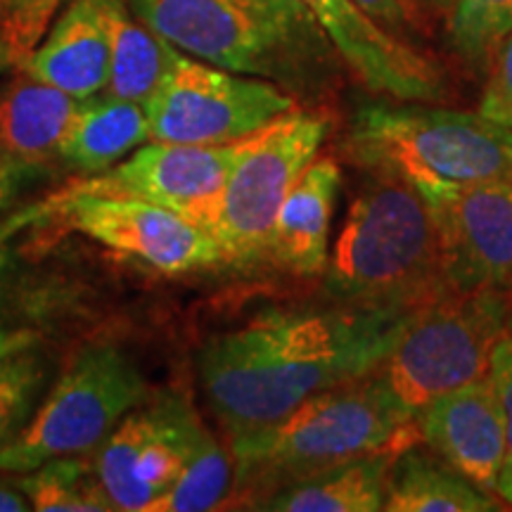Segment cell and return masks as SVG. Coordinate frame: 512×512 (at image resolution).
<instances>
[{
	"label": "cell",
	"mask_w": 512,
	"mask_h": 512,
	"mask_svg": "<svg viewBox=\"0 0 512 512\" xmlns=\"http://www.w3.org/2000/svg\"><path fill=\"white\" fill-rule=\"evenodd\" d=\"M415 311L349 304L261 311L197 351L204 399L230 437L273 425L309 396L375 373Z\"/></svg>",
	"instance_id": "cell-1"
},
{
	"label": "cell",
	"mask_w": 512,
	"mask_h": 512,
	"mask_svg": "<svg viewBox=\"0 0 512 512\" xmlns=\"http://www.w3.org/2000/svg\"><path fill=\"white\" fill-rule=\"evenodd\" d=\"M413 418L377 370L313 394L273 425L230 437L228 503L259 510L275 491L387 446Z\"/></svg>",
	"instance_id": "cell-2"
},
{
	"label": "cell",
	"mask_w": 512,
	"mask_h": 512,
	"mask_svg": "<svg viewBox=\"0 0 512 512\" xmlns=\"http://www.w3.org/2000/svg\"><path fill=\"white\" fill-rule=\"evenodd\" d=\"M325 264L335 304L415 311L451 292L432 209L399 178L370 174Z\"/></svg>",
	"instance_id": "cell-3"
},
{
	"label": "cell",
	"mask_w": 512,
	"mask_h": 512,
	"mask_svg": "<svg viewBox=\"0 0 512 512\" xmlns=\"http://www.w3.org/2000/svg\"><path fill=\"white\" fill-rule=\"evenodd\" d=\"M344 152L368 174L408 183L427 204L512 178V128L479 112L368 102L351 117Z\"/></svg>",
	"instance_id": "cell-4"
},
{
	"label": "cell",
	"mask_w": 512,
	"mask_h": 512,
	"mask_svg": "<svg viewBox=\"0 0 512 512\" xmlns=\"http://www.w3.org/2000/svg\"><path fill=\"white\" fill-rule=\"evenodd\" d=\"M330 128L328 112L294 107L259 128L223 188L183 216L219 242L226 264L259 261L266 256L280 204L318 157Z\"/></svg>",
	"instance_id": "cell-5"
},
{
	"label": "cell",
	"mask_w": 512,
	"mask_h": 512,
	"mask_svg": "<svg viewBox=\"0 0 512 512\" xmlns=\"http://www.w3.org/2000/svg\"><path fill=\"white\" fill-rule=\"evenodd\" d=\"M145 401L147 382L136 361L117 344H91L0 448V472L22 475L53 458L95 451Z\"/></svg>",
	"instance_id": "cell-6"
},
{
	"label": "cell",
	"mask_w": 512,
	"mask_h": 512,
	"mask_svg": "<svg viewBox=\"0 0 512 512\" xmlns=\"http://www.w3.org/2000/svg\"><path fill=\"white\" fill-rule=\"evenodd\" d=\"M508 323L510 294L451 290L415 311L377 373L415 415L437 396L489 373Z\"/></svg>",
	"instance_id": "cell-7"
},
{
	"label": "cell",
	"mask_w": 512,
	"mask_h": 512,
	"mask_svg": "<svg viewBox=\"0 0 512 512\" xmlns=\"http://www.w3.org/2000/svg\"><path fill=\"white\" fill-rule=\"evenodd\" d=\"M297 102L278 83L183 55L145 105L152 140L183 145H226L292 112Z\"/></svg>",
	"instance_id": "cell-8"
},
{
	"label": "cell",
	"mask_w": 512,
	"mask_h": 512,
	"mask_svg": "<svg viewBox=\"0 0 512 512\" xmlns=\"http://www.w3.org/2000/svg\"><path fill=\"white\" fill-rule=\"evenodd\" d=\"M171 46L235 74L290 81L309 60L245 0H126Z\"/></svg>",
	"instance_id": "cell-9"
},
{
	"label": "cell",
	"mask_w": 512,
	"mask_h": 512,
	"mask_svg": "<svg viewBox=\"0 0 512 512\" xmlns=\"http://www.w3.org/2000/svg\"><path fill=\"white\" fill-rule=\"evenodd\" d=\"M204 422L178 394L133 408L95 448V470L117 510L150 512L174 489Z\"/></svg>",
	"instance_id": "cell-10"
},
{
	"label": "cell",
	"mask_w": 512,
	"mask_h": 512,
	"mask_svg": "<svg viewBox=\"0 0 512 512\" xmlns=\"http://www.w3.org/2000/svg\"><path fill=\"white\" fill-rule=\"evenodd\" d=\"M60 211L69 228L159 273L181 275L226 264L219 242L162 204L69 190Z\"/></svg>",
	"instance_id": "cell-11"
},
{
	"label": "cell",
	"mask_w": 512,
	"mask_h": 512,
	"mask_svg": "<svg viewBox=\"0 0 512 512\" xmlns=\"http://www.w3.org/2000/svg\"><path fill=\"white\" fill-rule=\"evenodd\" d=\"M427 207L448 290L512 294V178L460 188Z\"/></svg>",
	"instance_id": "cell-12"
},
{
	"label": "cell",
	"mask_w": 512,
	"mask_h": 512,
	"mask_svg": "<svg viewBox=\"0 0 512 512\" xmlns=\"http://www.w3.org/2000/svg\"><path fill=\"white\" fill-rule=\"evenodd\" d=\"M252 136L226 145H183L152 140L140 145L126 162L95 174L74 185L76 192L93 195H119L155 202L185 214L207 202L223 188L235 164L252 145Z\"/></svg>",
	"instance_id": "cell-13"
},
{
	"label": "cell",
	"mask_w": 512,
	"mask_h": 512,
	"mask_svg": "<svg viewBox=\"0 0 512 512\" xmlns=\"http://www.w3.org/2000/svg\"><path fill=\"white\" fill-rule=\"evenodd\" d=\"M339 57L373 93L399 102H434L446 95L439 64L396 38L356 0H299Z\"/></svg>",
	"instance_id": "cell-14"
},
{
	"label": "cell",
	"mask_w": 512,
	"mask_h": 512,
	"mask_svg": "<svg viewBox=\"0 0 512 512\" xmlns=\"http://www.w3.org/2000/svg\"><path fill=\"white\" fill-rule=\"evenodd\" d=\"M413 420L420 439L441 460L496 494L505 458V413L489 373L432 399Z\"/></svg>",
	"instance_id": "cell-15"
},
{
	"label": "cell",
	"mask_w": 512,
	"mask_h": 512,
	"mask_svg": "<svg viewBox=\"0 0 512 512\" xmlns=\"http://www.w3.org/2000/svg\"><path fill=\"white\" fill-rule=\"evenodd\" d=\"M110 60L107 0H72L22 64V72L76 100H86L105 91Z\"/></svg>",
	"instance_id": "cell-16"
},
{
	"label": "cell",
	"mask_w": 512,
	"mask_h": 512,
	"mask_svg": "<svg viewBox=\"0 0 512 512\" xmlns=\"http://www.w3.org/2000/svg\"><path fill=\"white\" fill-rule=\"evenodd\" d=\"M415 420L401 427L387 446L358 456L304 482L275 491L259 505L268 512H377L384 510L394 460L418 446Z\"/></svg>",
	"instance_id": "cell-17"
},
{
	"label": "cell",
	"mask_w": 512,
	"mask_h": 512,
	"mask_svg": "<svg viewBox=\"0 0 512 512\" xmlns=\"http://www.w3.org/2000/svg\"><path fill=\"white\" fill-rule=\"evenodd\" d=\"M342 174L335 159H313L280 204L266 256L294 275H318L328 264V240Z\"/></svg>",
	"instance_id": "cell-18"
},
{
	"label": "cell",
	"mask_w": 512,
	"mask_h": 512,
	"mask_svg": "<svg viewBox=\"0 0 512 512\" xmlns=\"http://www.w3.org/2000/svg\"><path fill=\"white\" fill-rule=\"evenodd\" d=\"M79 105L81 100L19 69L0 95V152L31 169L60 157Z\"/></svg>",
	"instance_id": "cell-19"
},
{
	"label": "cell",
	"mask_w": 512,
	"mask_h": 512,
	"mask_svg": "<svg viewBox=\"0 0 512 512\" xmlns=\"http://www.w3.org/2000/svg\"><path fill=\"white\" fill-rule=\"evenodd\" d=\"M152 140L145 107L98 93L81 100L60 145V157L83 174H102Z\"/></svg>",
	"instance_id": "cell-20"
},
{
	"label": "cell",
	"mask_w": 512,
	"mask_h": 512,
	"mask_svg": "<svg viewBox=\"0 0 512 512\" xmlns=\"http://www.w3.org/2000/svg\"><path fill=\"white\" fill-rule=\"evenodd\" d=\"M387 512H491L503 501L472 484L446 460L411 446L394 460L389 475Z\"/></svg>",
	"instance_id": "cell-21"
},
{
	"label": "cell",
	"mask_w": 512,
	"mask_h": 512,
	"mask_svg": "<svg viewBox=\"0 0 512 512\" xmlns=\"http://www.w3.org/2000/svg\"><path fill=\"white\" fill-rule=\"evenodd\" d=\"M107 24L112 60L105 93L145 107L174 64L178 48L133 17L126 0H107Z\"/></svg>",
	"instance_id": "cell-22"
},
{
	"label": "cell",
	"mask_w": 512,
	"mask_h": 512,
	"mask_svg": "<svg viewBox=\"0 0 512 512\" xmlns=\"http://www.w3.org/2000/svg\"><path fill=\"white\" fill-rule=\"evenodd\" d=\"M31 510L38 512H110L112 498L86 453L53 458L17 479Z\"/></svg>",
	"instance_id": "cell-23"
},
{
	"label": "cell",
	"mask_w": 512,
	"mask_h": 512,
	"mask_svg": "<svg viewBox=\"0 0 512 512\" xmlns=\"http://www.w3.org/2000/svg\"><path fill=\"white\" fill-rule=\"evenodd\" d=\"M230 489H233V458L204 427L174 489L166 491L150 512L216 510L228 503Z\"/></svg>",
	"instance_id": "cell-24"
},
{
	"label": "cell",
	"mask_w": 512,
	"mask_h": 512,
	"mask_svg": "<svg viewBox=\"0 0 512 512\" xmlns=\"http://www.w3.org/2000/svg\"><path fill=\"white\" fill-rule=\"evenodd\" d=\"M510 29L512 0H453L451 46L477 72H486L498 41Z\"/></svg>",
	"instance_id": "cell-25"
},
{
	"label": "cell",
	"mask_w": 512,
	"mask_h": 512,
	"mask_svg": "<svg viewBox=\"0 0 512 512\" xmlns=\"http://www.w3.org/2000/svg\"><path fill=\"white\" fill-rule=\"evenodd\" d=\"M62 3L67 0H0V74L22 69Z\"/></svg>",
	"instance_id": "cell-26"
},
{
	"label": "cell",
	"mask_w": 512,
	"mask_h": 512,
	"mask_svg": "<svg viewBox=\"0 0 512 512\" xmlns=\"http://www.w3.org/2000/svg\"><path fill=\"white\" fill-rule=\"evenodd\" d=\"M43 377L46 366L31 347L0 358V448L27 422Z\"/></svg>",
	"instance_id": "cell-27"
},
{
	"label": "cell",
	"mask_w": 512,
	"mask_h": 512,
	"mask_svg": "<svg viewBox=\"0 0 512 512\" xmlns=\"http://www.w3.org/2000/svg\"><path fill=\"white\" fill-rule=\"evenodd\" d=\"M479 114L498 126L512 128V29L505 34L491 55Z\"/></svg>",
	"instance_id": "cell-28"
},
{
	"label": "cell",
	"mask_w": 512,
	"mask_h": 512,
	"mask_svg": "<svg viewBox=\"0 0 512 512\" xmlns=\"http://www.w3.org/2000/svg\"><path fill=\"white\" fill-rule=\"evenodd\" d=\"M245 3L259 10L266 19H271L275 27L283 31L285 36H290L309 55L318 57L325 50L328 38L323 36L316 19L311 17V12L299 0H245Z\"/></svg>",
	"instance_id": "cell-29"
},
{
	"label": "cell",
	"mask_w": 512,
	"mask_h": 512,
	"mask_svg": "<svg viewBox=\"0 0 512 512\" xmlns=\"http://www.w3.org/2000/svg\"><path fill=\"white\" fill-rule=\"evenodd\" d=\"M489 375L496 384L505 413V458L501 477H498L496 496L503 503L512 505V330L505 332L501 342L496 344L494 356H491Z\"/></svg>",
	"instance_id": "cell-30"
},
{
	"label": "cell",
	"mask_w": 512,
	"mask_h": 512,
	"mask_svg": "<svg viewBox=\"0 0 512 512\" xmlns=\"http://www.w3.org/2000/svg\"><path fill=\"white\" fill-rule=\"evenodd\" d=\"M380 27L387 31H406L418 27L415 0H356Z\"/></svg>",
	"instance_id": "cell-31"
},
{
	"label": "cell",
	"mask_w": 512,
	"mask_h": 512,
	"mask_svg": "<svg viewBox=\"0 0 512 512\" xmlns=\"http://www.w3.org/2000/svg\"><path fill=\"white\" fill-rule=\"evenodd\" d=\"M36 174L38 169L12 162L10 157H5L3 152H0V209L8 207V204L15 200L17 192L29 181H34Z\"/></svg>",
	"instance_id": "cell-32"
},
{
	"label": "cell",
	"mask_w": 512,
	"mask_h": 512,
	"mask_svg": "<svg viewBox=\"0 0 512 512\" xmlns=\"http://www.w3.org/2000/svg\"><path fill=\"white\" fill-rule=\"evenodd\" d=\"M34 344V335L27 330L10 328V323L5 320L3 313H0V358L15 354V351L29 349Z\"/></svg>",
	"instance_id": "cell-33"
},
{
	"label": "cell",
	"mask_w": 512,
	"mask_h": 512,
	"mask_svg": "<svg viewBox=\"0 0 512 512\" xmlns=\"http://www.w3.org/2000/svg\"><path fill=\"white\" fill-rule=\"evenodd\" d=\"M31 510L29 498L22 494V489L10 479L0 477V512H27Z\"/></svg>",
	"instance_id": "cell-34"
},
{
	"label": "cell",
	"mask_w": 512,
	"mask_h": 512,
	"mask_svg": "<svg viewBox=\"0 0 512 512\" xmlns=\"http://www.w3.org/2000/svg\"><path fill=\"white\" fill-rule=\"evenodd\" d=\"M434 5H437V8H441V10H451L453 8V0H432Z\"/></svg>",
	"instance_id": "cell-35"
},
{
	"label": "cell",
	"mask_w": 512,
	"mask_h": 512,
	"mask_svg": "<svg viewBox=\"0 0 512 512\" xmlns=\"http://www.w3.org/2000/svg\"><path fill=\"white\" fill-rule=\"evenodd\" d=\"M508 330H512V294H510V323H508Z\"/></svg>",
	"instance_id": "cell-36"
}]
</instances>
